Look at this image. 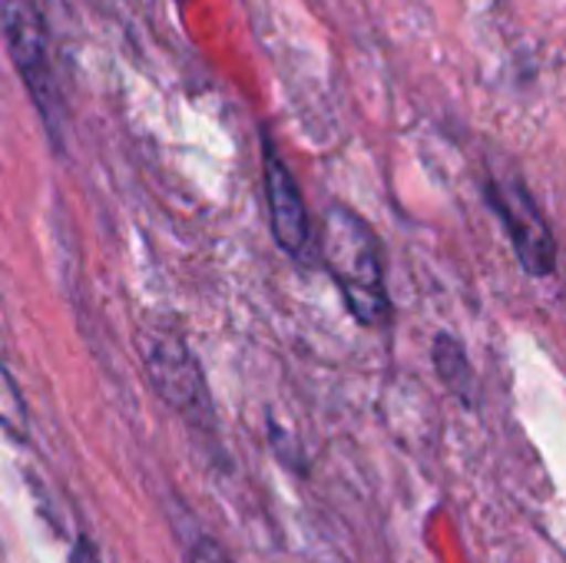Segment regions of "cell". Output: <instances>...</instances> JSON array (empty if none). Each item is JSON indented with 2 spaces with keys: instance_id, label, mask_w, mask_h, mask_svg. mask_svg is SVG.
Masks as SVG:
<instances>
[{
  "instance_id": "cell-5",
  "label": "cell",
  "mask_w": 566,
  "mask_h": 563,
  "mask_svg": "<svg viewBox=\"0 0 566 563\" xmlns=\"http://www.w3.org/2000/svg\"><path fill=\"white\" fill-rule=\"evenodd\" d=\"M262 173H265V202H269L272 239L289 259L302 262L312 246L308 209H305L302 189H298L289 163L279 156V149L272 146L269 136L262 143Z\"/></svg>"
},
{
  "instance_id": "cell-3",
  "label": "cell",
  "mask_w": 566,
  "mask_h": 563,
  "mask_svg": "<svg viewBox=\"0 0 566 563\" xmlns=\"http://www.w3.org/2000/svg\"><path fill=\"white\" fill-rule=\"evenodd\" d=\"M0 33L7 53L56 146H63L66 103L50 60V30L33 0H0Z\"/></svg>"
},
{
  "instance_id": "cell-9",
  "label": "cell",
  "mask_w": 566,
  "mask_h": 563,
  "mask_svg": "<svg viewBox=\"0 0 566 563\" xmlns=\"http://www.w3.org/2000/svg\"><path fill=\"white\" fill-rule=\"evenodd\" d=\"M192 563H226V554L212 541H199V548L192 551Z\"/></svg>"
},
{
  "instance_id": "cell-1",
  "label": "cell",
  "mask_w": 566,
  "mask_h": 563,
  "mask_svg": "<svg viewBox=\"0 0 566 563\" xmlns=\"http://www.w3.org/2000/svg\"><path fill=\"white\" fill-rule=\"evenodd\" d=\"M322 259L335 279L345 309L365 329H381L391 322V299L385 282L381 242L365 216L348 206H332L325 212Z\"/></svg>"
},
{
  "instance_id": "cell-6",
  "label": "cell",
  "mask_w": 566,
  "mask_h": 563,
  "mask_svg": "<svg viewBox=\"0 0 566 563\" xmlns=\"http://www.w3.org/2000/svg\"><path fill=\"white\" fill-rule=\"evenodd\" d=\"M431 355H434V365H438L444 385H448L458 398L471 402V398H474V372H471V365H468L464 345H461L458 338H451L448 332H441V335L434 338V352H431Z\"/></svg>"
},
{
  "instance_id": "cell-2",
  "label": "cell",
  "mask_w": 566,
  "mask_h": 563,
  "mask_svg": "<svg viewBox=\"0 0 566 563\" xmlns=\"http://www.w3.org/2000/svg\"><path fill=\"white\" fill-rule=\"evenodd\" d=\"M139 362L146 368L149 385L156 395L189 425L199 431H212L216 411L199 372V362L186 342V335L166 319H146L139 325Z\"/></svg>"
},
{
  "instance_id": "cell-4",
  "label": "cell",
  "mask_w": 566,
  "mask_h": 563,
  "mask_svg": "<svg viewBox=\"0 0 566 563\" xmlns=\"http://www.w3.org/2000/svg\"><path fill=\"white\" fill-rule=\"evenodd\" d=\"M488 202L494 206L501 226L507 229V239L514 246L517 262L527 275L547 279L557 272V239L551 232V222L544 219L537 199L527 192L521 179H494L488 183Z\"/></svg>"
},
{
  "instance_id": "cell-8",
  "label": "cell",
  "mask_w": 566,
  "mask_h": 563,
  "mask_svg": "<svg viewBox=\"0 0 566 563\" xmlns=\"http://www.w3.org/2000/svg\"><path fill=\"white\" fill-rule=\"evenodd\" d=\"M70 563H99V551L90 538H80L73 554H70Z\"/></svg>"
},
{
  "instance_id": "cell-7",
  "label": "cell",
  "mask_w": 566,
  "mask_h": 563,
  "mask_svg": "<svg viewBox=\"0 0 566 563\" xmlns=\"http://www.w3.org/2000/svg\"><path fill=\"white\" fill-rule=\"evenodd\" d=\"M0 428L10 431L20 441H27V428H30V415H27L23 392H20L17 378L3 365H0Z\"/></svg>"
}]
</instances>
